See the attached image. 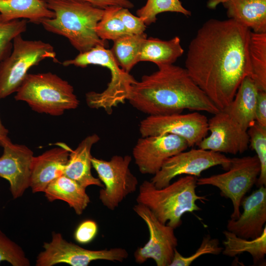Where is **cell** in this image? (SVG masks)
I'll return each instance as SVG.
<instances>
[{
  "mask_svg": "<svg viewBox=\"0 0 266 266\" xmlns=\"http://www.w3.org/2000/svg\"><path fill=\"white\" fill-rule=\"evenodd\" d=\"M251 32L232 19H210L188 45L185 69L219 110L230 103L243 80L251 76Z\"/></svg>",
  "mask_w": 266,
  "mask_h": 266,
  "instance_id": "cell-1",
  "label": "cell"
},
{
  "mask_svg": "<svg viewBox=\"0 0 266 266\" xmlns=\"http://www.w3.org/2000/svg\"><path fill=\"white\" fill-rule=\"evenodd\" d=\"M158 67L132 84L127 100L133 107L149 115L180 113L185 109L213 114L220 111L185 68L173 64Z\"/></svg>",
  "mask_w": 266,
  "mask_h": 266,
  "instance_id": "cell-2",
  "label": "cell"
},
{
  "mask_svg": "<svg viewBox=\"0 0 266 266\" xmlns=\"http://www.w3.org/2000/svg\"><path fill=\"white\" fill-rule=\"evenodd\" d=\"M55 17L46 19L41 24L47 31L66 38L79 53L101 45L106 41L97 35L96 28L104 9L78 0H45Z\"/></svg>",
  "mask_w": 266,
  "mask_h": 266,
  "instance_id": "cell-3",
  "label": "cell"
},
{
  "mask_svg": "<svg viewBox=\"0 0 266 266\" xmlns=\"http://www.w3.org/2000/svg\"><path fill=\"white\" fill-rule=\"evenodd\" d=\"M197 178L187 175L162 188L145 180L139 187L136 202L149 208L161 222L175 229L182 224L185 213L200 210L197 200H205L196 194Z\"/></svg>",
  "mask_w": 266,
  "mask_h": 266,
  "instance_id": "cell-4",
  "label": "cell"
},
{
  "mask_svg": "<svg viewBox=\"0 0 266 266\" xmlns=\"http://www.w3.org/2000/svg\"><path fill=\"white\" fill-rule=\"evenodd\" d=\"M65 66H73L85 67L98 65L107 68L111 78L106 88L101 92L91 91L86 94L88 106L94 109H102L110 114L114 107L127 100L131 86L135 81L134 77L119 66L110 50L101 45L96 46L74 58L64 61Z\"/></svg>",
  "mask_w": 266,
  "mask_h": 266,
  "instance_id": "cell-5",
  "label": "cell"
},
{
  "mask_svg": "<svg viewBox=\"0 0 266 266\" xmlns=\"http://www.w3.org/2000/svg\"><path fill=\"white\" fill-rule=\"evenodd\" d=\"M14 98L36 112L55 116L76 109L79 104L72 86L50 72L28 73Z\"/></svg>",
  "mask_w": 266,
  "mask_h": 266,
  "instance_id": "cell-6",
  "label": "cell"
},
{
  "mask_svg": "<svg viewBox=\"0 0 266 266\" xmlns=\"http://www.w3.org/2000/svg\"><path fill=\"white\" fill-rule=\"evenodd\" d=\"M47 59L58 61L51 44L40 40H26L22 34L16 36L10 53L0 63V99L16 93L29 69Z\"/></svg>",
  "mask_w": 266,
  "mask_h": 266,
  "instance_id": "cell-7",
  "label": "cell"
},
{
  "mask_svg": "<svg viewBox=\"0 0 266 266\" xmlns=\"http://www.w3.org/2000/svg\"><path fill=\"white\" fill-rule=\"evenodd\" d=\"M231 159L230 167L226 172L197 178V184L217 187L222 196L231 200L233 211L231 219L235 220L240 214L242 200L256 183L261 171V166L256 155Z\"/></svg>",
  "mask_w": 266,
  "mask_h": 266,
  "instance_id": "cell-8",
  "label": "cell"
},
{
  "mask_svg": "<svg viewBox=\"0 0 266 266\" xmlns=\"http://www.w3.org/2000/svg\"><path fill=\"white\" fill-rule=\"evenodd\" d=\"M131 161L129 155H115L108 161L91 158L92 167L103 185L99 192V199L110 210H114L129 195L136 190L138 181L130 168Z\"/></svg>",
  "mask_w": 266,
  "mask_h": 266,
  "instance_id": "cell-9",
  "label": "cell"
},
{
  "mask_svg": "<svg viewBox=\"0 0 266 266\" xmlns=\"http://www.w3.org/2000/svg\"><path fill=\"white\" fill-rule=\"evenodd\" d=\"M43 250L37 256L35 266H53L65 263L72 266H87L97 260L122 262L129 256L123 248H113L98 250L84 248L68 242L59 233L53 232L51 240L44 242Z\"/></svg>",
  "mask_w": 266,
  "mask_h": 266,
  "instance_id": "cell-10",
  "label": "cell"
},
{
  "mask_svg": "<svg viewBox=\"0 0 266 266\" xmlns=\"http://www.w3.org/2000/svg\"><path fill=\"white\" fill-rule=\"evenodd\" d=\"M231 162V158L222 153L210 150L199 148L183 151L168 158L150 181L156 188H162L178 175L187 174L198 178L204 170L217 166L227 170Z\"/></svg>",
  "mask_w": 266,
  "mask_h": 266,
  "instance_id": "cell-11",
  "label": "cell"
},
{
  "mask_svg": "<svg viewBox=\"0 0 266 266\" xmlns=\"http://www.w3.org/2000/svg\"><path fill=\"white\" fill-rule=\"evenodd\" d=\"M142 137L172 134L183 138L189 147L198 146L207 135L208 119L198 112L149 115L140 122Z\"/></svg>",
  "mask_w": 266,
  "mask_h": 266,
  "instance_id": "cell-12",
  "label": "cell"
},
{
  "mask_svg": "<svg viewBox=\"0 0 266 266\" xmlns=\"http://www.w3.org/2000/svg\"><path fill=\"white\" fill-rule=\"evenodd\" d=\"M133 210L145 223L149 233L147 242L135 251V261L141 264L152 259L157 266H169L178 245L174 229L161 222L152 211L143 204L137 203Z\"/></svg>",
  "mask_w": 266,
  "mask_h": 266,
  "instance_id": "cell-13",
  "label": "cell"
},
{
  "mask_svg": "<svg viewBox=\"0 0 266 266\" xmlns=\"http://www.w3.org/2000/svg\"><path fill=\"white\" fill-rule=\"evenodd\" d=\"M189 147L182 137L164 134L139 138L133 149V156L140 172L156 174L169 158Z\"/></svg>",
  "mask_w": 266,
  "mask_h": 266,
  "instance_id": "cell-14",
  "label": "cell"
},
{
  "mask_svg": "<svg viewBox=\"0 0 266 266\" xmlns=\"http://www.w3.org/2000/svg\"><path fill=\"white\" fill-rule=\"evenodd\" d=\"M208 130L210 134L200 142L199 148L233 155L248 149L249 138L247 131L222 110L208 120Z\"/></svg>",
  "mask_w": 266,
  "mask_h": 266,
  "instance_id": "cell-15",
  "label": "cell"
},
{
  "mask_svg": "<svg viewBox=\"0 0 266 266\" xmlns=\"http://www.w3.org/2000/svg\"><path fill=\"white\" fill-rule=\"evenodd\" d=\"M0 157V177L7 180L13 199L22 197L30 187L33 151L23 144H14L9 140L2 146Z\"/></svg>",
  "mask_w": 266,
  "mask_h": 266,
  "instance_id": "cell-16",
  "label": "cell"
},
{
  "mask_svg": "<svg viewBox=\"0 0 266 266\" xmlns=\"http://www.w3.org/2000/svg\"><path fill=\"white\" fill-rule=\"evenodd\" d=\"M241 205L243 212L237 219L228 220V231L245 239L258 237L266 222V186L259 187L250 195L243 198Z\"/></svg>",
  "mask_w": 266,
  "mask_h": 266,
  "instance_id": "cell-17",
  "label": "cell"
},
{
  "mask_svg": "<svg viewBox=\"0 0 266 266\" xmlns=\"http://www.w3.org/2000/svg\"><path fill=\"white\" fill-rule=\"evenodd\" d=\"M72 149L60 143L38 156H33L31 166L30 185L33 193L43 192L55 179L64 174Z\"/></svg>",
  "mask_w": 266,
  "mask_h": 266,
  "instance_id": "cell-18",
  "label": "cell"
},
{
  "mask_svg": "<svg viewBox=\"0 0 266 266\" xmlns=\"http://www.w3.org/2000/svg\"><path fill=\"white\" fill-rule=\"evenodd\" d=\"M99 140L100 137L96 133L83 139L74 150L70 152L64 169V175L85 188L92 185L103 188L99 178L95 177L91 172V149Z\"/></svg>",
  "mask_w": 266,
  "mask_h": 266,
  "instance_id": "cell-19",
  "label": "cell"
},
{
  "mask_svg": "<svg viewBox=\"0 0 266 266\" xmlns=\"http://www.w3.org/2000/svg\"><path fill=\"white\" fill-rule=\"evenodd\" d=\"M259 91L252 79L246 77L240 84L230 103L222 109L242 129L255 122V110Z\"/></svg>",
  "mask_w": 266,
  "mask_h": 266,
  "instance_id": "cell-20",
  "label": "cell"
},
{
  "mask_svg": "<svg viewBox=\"0 0 266 266\" xmlns=\"http://www.w3.org/2000/svg\"><path fill=\"white\" fill-rule=\"evenodd\" d=\"M229 19L256 33H266V0H227L223 2Z\"/></svg>",
  "mask_w": 266,
  "mask_h": 266,
  "instance_id": "cell-21",
  "label": "cell"
},
{
  "mask_svg": "<svg viewBox=\"0 0 266 266\" xmlns=\"http://www.w3.org/2000/svg\"><path fill=\"white\" fill-rule=\"evenodd\" d=\"M86 189L63 174L53 180L44 193L49 201L56 200L65 201L77 215H80L90 202Z\"/></svg>",
  "mask_w": 266,
  "mask_h": 266,
  "instance_id": "cell-22",
  "label": "cell"
},
{
  "mask_svg": "<svg viewBox=\"0 0 266 266\" xmlns=\"http://www.w3.org/2000/svg\"><path fill=\"white\" fill-rule=\"evenodd\" d=\"M0 14L8 21L26 19L35 24L55 17L45 0H0Z\"/></svg>",
  "mask_w": 266,
  "mask_h": 266,
  "instance_id": "cell-23",
  "label": "cell"
},
{
  "mask_svg": "<svg viewBox=\"0 0 266 266\" xmlns=\"http://www.w3.org/2000/svg\"><path fill=\"white\" fill-rule=\"evenodd\" d=\"M184 53L180 39L176 36L168 40L150 37L144 40L138 58L139 62H150L158 66L173 64Z\"/></svg>",
  "mask_w": 266,
  "mask_h": 266,
  "instance_id": "cell-24",
  "label": "cell"
},
{
  "mask_svg": "<svg viewBox=\"0 0 266 266\" xmlns=\"http://www.w3.org/2000/svg\"><path fill=\"white\" fill-rule=\"evenodd\" d=\"M223 234L225 237L223 242L224 248L222 252L223 255L233 257L246 252L251 254L254 264L264 260L266 254V225L261 234L251 240L239 237L228 230L224 231Z\"/></svg>",
  "mask_w": 266,
  "mask_h": 266,
  "instance_id": "cell-25",
  "label": "cell"
},
{
  "mask_svg": "<svg viewBox=\"0 0 266 266\" xmlns=\"http://www.w3.org/2000/svg\"><path fill=\"white\" fill-rule=\"evenodd\" d=\"M147 37L144 33L129 34L115 41L110 50L117 63L125 71L129 73L138 63L142 44Z\"/></svg>",
  "mask_w": 266,
  "mask_h": 266,
  "instance_id": "cell-26",
  "label": "cell"
},
{
  "mask_svg": "<svg viewBox=\"0 0 266 266\" xmlns=\"http://www.w3.org/2000/svg\"><path fill=\"white\" fill-rule=\"evenodd\" d=\"M249 56L250 77L259 90L266 91V33L251 32Z\"/></svg>",
  "mask_w": 266,
  "mask_h": 266,
  "instance_id": "cell-27",
  "label": "cell"
},
{
  "mask_svg": "<svg viewBox=\"0 0 266 266\" xmlns=\"http://www.w3.org/2000/svg\"><path fill=\"white\" fill-rule=\"evenodd\" d=\"M165 12L191 15V12L183 7L180 0H147L145 5L137 10L136 14L148 26L156 22L159 14Z\"/></svg>",
  "mask_w": 266,
  "mask_h": 266,
  "instance_id": "cell-28",
  "label": "cell"
},
{
  "mask_svg": "<svg viewBox=\"0 0 266 266\" xmlns=\"http://www.w3.org/2000/svg\"><path fill=\"white\" fill-rule=\"evenodd\" d=\"M119 6H110L104 9L101 19L96 28L98 36L102 40L107 41L115 40L129 35L122 22L119 18L117 12Z\"/></svg>",
  "mask_w": 266,
  "mask_h": 266,
  "instance_id": "cell-29",
  "label": "cell"
},
{
  "mask_svg": "<svg viewBox=\"0 0 266 266\" xmlns=\"http://www.w3.org/2000/svg\"><path fill=\"white\" fill-rule=\"evenodd\" d=\"M249 144L256 153L261 166V171L256 185L257 187L266 185V127L255 122L247 131Z\"/></svg>",
  "mask_w": 266,
  "mask_h": 266,
  "instance_id": "cell-30",
  "label": "cell"
},
{
  "mask_svg": "<svg viewBox=\"0 0 266 266\" xmlns=\"http://www.w3.org/2000/svg\"><path fill=\"white\" fill-rule=\"evenodd\" d=\"M28 20L8 21L0 14V63L10 53L14 38L27 30Z\"/></svg>",
  "mask_w": 266,
  "mask_h": 266,
  "instance_id": "cell-31",
  "label": "cell"
},
{
  "mask_svg": "<svg viewBox=\"0 0 266 266\" xmlns=\"http://www.w3.org/2000/svg\"><path fill=\"white\" fill-rule=\"evenodd\" d=\"M5 261L13 266H29L30 260L23 248L0 229V263Z\"/></svg>",
  "mask_w": 266,
  "mask_h": 266,
  "instance_id": "cell-32",
  "label": "cell"
},
{
  "mask_svg": "<svg viewBox=\"0 0 266 266\" xmlns=\"http://www.w3.org/2000/svg\"><path fill=\"white\" fill-rule=\"evenodd\" d=\"M219 240L211 238L209 235L203 237L199 248L195 253L188 257L182 256L176 249L169 266H189L198 258L204 254L218 255L221 253L223 248L219 246Z\"/></svg>",
  "mask_w": 266,
  "mask_h": 266,
  "instance_id": "cell-33",
  "label": "cell"
},
{
  "mask_svg": "<svg viewBox=\"0 0 266 266\" xmlns=\"http://www.w3.org/2000/svg\"><path fill=\"white\" fill-rule=\"evenodd\" d=\"M117 14L129 34H138L144 33L147 26L140 17L133 15L129 9L120 7Z\"/></svg>",
  "mask_w": 266,
  "mask_h": 266,
  "instance_id": "cell-34",
  "label": "cell"
},
{
  "mask_svg": "<svg viewBox=\"0 0 266 266\" xmlns=\"http://www.w3.org/2000/svg\"><path fill=\"white\" fill-rule=\"evenodd\" d=\"M98 231V225L95 221L85 220L76 228L74 234V238L80 244L89 243L96 237Z\"/></svg>",
  "mask_w": 266,
  "mask_h": 266,
  "instance_id": "cell-35",
  "label": "cell"
},
{
  "mask_svg": "<svg viewBox=\"0 0 266 266\" xmlns=\"http://www.w3.org/2000/svg\"><path fill=\"white\" fill-rule=\"evenodd\" d=\"M255 122L266 127V91H258L255 110Z\"/></svg>",
  "mask_w": 266,
  "mask_h": 266,
  "instance_id": "cell-36",
  "label": "cell"
},
{
  "mask_svg": "<svg viewBox=\"0 0 266 266\" xmlns=\"http://www.w3.org/2000/svg\"><path fill=\"white\" fill-rule=\"evenodd\" d=\"M88 2L92 5L104 9L110 6H119L128 9L134 7L133 3L130 0H78Z\"/></svg>",
  "mask_w": 266,
  "mask_h": 266,
  "instance_id": "cell-37",
  "label": "cell"
},
{
  "mask_svg": "<svg viewBox=\"0 0 266 266\" xmlns=\"http://www.w3.org/2000/svg\"><path fill=\"white\" fill-rule=\"evenodd\" d=\"M8 131L1 123L0 118V145L2 146L3 144L10 140L7 135Z\"/></svg>",
  "mask_w": 266,
  "mask_h": 266,
  "instance_id": "cell-38",
  "label": "cell"
},
{
  "mask_svg": "<svg viewBox=\"0 0 266 266\" xmlns=\"http://www.w3.org/2000/svg\"><path fill=\"white\" fill-rule=\"evenodd\" d=\"M227 0H208L207 6L210 9H215L216 6L220 3H223Z\"/></svg>",
  "mask_w": 266,
  "mask_h": 266,
  "instance_id": "cell-39",
  "label": "cell"
}]
</instances>
